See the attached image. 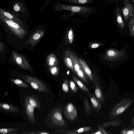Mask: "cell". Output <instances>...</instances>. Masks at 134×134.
<instances>
[{"mask_svg":"<svg viewBox=\"0 0 134 134\" xmlns=\"http://www.w3.org/2000/svg\"><path fill=\"white\" fill-rule=\"evenodd\" d=\"M97 7L96 6L85 7L70 5L58 3L56 5V9L59 11L70 12L71 14H77L85 18H89L90 15L95 13Z\"/></svg>","mask_w":134,"mask_h":134,"instance_id":"6da1fadb","label":"cell"},{"mask_svg":"<svg viewBox=\"0 0 134 134\" xmlns=\"http://www.w3.org/2000/svg\"><path fill=\"white\" fill-rule=\"evenodd\" d=\"M47 119L51 125L59 127L68 125L63 117L62 109L59 107L52 109L47 116Z\"/></svg>","mask_w":134,"mask_h":134,"instance_id":"7a4b0ae2","label":"cell"},{"mask_svg":"<svg viewBox=\"0 0 134 134\" xmlns=\"http://www.w3.org/2000/svg\"><path fill=\"white\" fill-rule=\"evenodd\" d=\"M18 76L19 78L29 83L34 89L41 92L50 93L46 85L38 79L26 75L20 74Z\"/></svg>","mask_w":134,"mask_h":134,"instance_id":"3957f363","label":"cell"},{"mask_svg":"<svg viewBox=\"0 0 134 134\" xmlns=\"http://www.w3.org/2000/svg\"><path fill=\"white\" fill-rule=\"evenodd\" d=\"M0 14L2 22L5 24L16 36L20 38H24L27 32L23 27L16 22L6 18L2 14Z\"/></svg>","mask_w":134,"mask_h":134,"instance_id":"277c9868","label":"cell"},{"mask_svg":"<svg viewBox=\"0 0 134 134\" xmlns=\"http://www.w3.org/2000/svg\"><path fill=\"white\" fill-rule=\"evenodd\" d=\"M12 55L14 61L19 66L25 69L32 71L29 63L23 55L14 51L12 52Z\"/></svg>","mask_w":134,"mask_h":134,"instance_id":"5b68a950","label":"cell"},{"mask_svg":"<svg viewBox=\"0 0 134 134\" xmlns=\"http://www.w3.org/2000/svg\"><path fill=\"white\" fill-rule=\"evenodd\" d=\"M124 7L121 10L124 19L126 24L129 19L134 17V6L128 0H123Z\"/></svg>","mask_w":134,"mask_h":134,"instance_id":"8992f818","label":"cell"},{"mask_svg":"<svg viewBox=\"0 0 134 134\" xmlns=\"http://www.w3.org/2000/svg\"><path fill=\"white\" fill-rule=\"evenodd\" d=\"M64 114L66 118L70 121H73L76 119L77 111L72 103L70 102L66 105L64 109Z\"/></svg>","mask_w":134,"mask_h":134,"instance_id":"52a82bcc","label":"cell"},{"mask_svg":"<svg viewBox=\"0 0 134 134\" xmlns=\"http://www.w3.org/2000/svg\"><path fill=\"white\" fill-rule=\"evenodd\" d=\"M25 111L29 119L33 125L35 122L34 107L30 104L27 97L25 96L24 101Z\"/></svg>","mask_w":134,"mask_h":134,"instance_id":"ba28073f","label":"cell"},{"mask_svg":"<svg viewBox=\"0 0 134 134\" xmlns=\"http://www.w3.org/2000/svg\"><path fill=\"white\" fill-rule=\"evenodd\" d=\"M44 32L43 30H37L33 33L26 42V44L31 47L34 46L43 37Z\"/></svg>","mask_w":134,"mask_h":134,"instance_id":"9c48e42d","label":"cell"},{"mask_svg":"<svg viewBox=\"0 0 134 134\" xmlns=\"http://www.w3.org/2000/svg\"><path fill=\"white\" fill-rule=\"evenodd\" d=\"M125 54L124 51L122 50L118 51L115 49H110L107 52V55L108 58L113 60H118L123 57Z\"/></svg>","mask_w":134,"mask_h":134,"instance_id":"30bf717a","label":"cell"},{"mask_svg":"<svg viewBox=\"0 0 134 134\" xmlns=\"http://www.w3.org/2000/svg\"><path fill=\"white\" fill-rule=\"evenodd\" d=\"M0 13L2 14L6 18L13 20L23 27L24 25L22 21L14 14L8 12L1 8L0 9Z\"/></svg>","mask_w":134,"mask_h":134,"instance_id":"8fae6325","label":"cell"},{"mask_svg":"<svg viewBox=\"0 0 134 134\" xmlns=\"http://www.w3.org/2000/svg\"><path fill=\"white\" fill-rule=\"evenodd\" d=\"M94 84L95 96L100 101L103 102L104 100V98L100 83L96 81H94Z\"/></svg>","mask_w":134,"mask_h":134,"instance_id":"7c38bea8","label":"cell"},{"mask_svg":"<svg viewBox=\"0 0 134 134\" xmlns=\"http://www.w3.org/2000/svg\"><path fill=\"white\" fill-rule=\"evenodd\" d=\"M88 94L92 107L96 112L98 113L101 108V105L99 101L94 94H92L90 92L88 93Z\"/></svg>","mask_w":134,"mask_h":134,"instance_id":"4fadbf2b","label":"cell"},{"mask_svg":"<svg viewBox=\"0 0 134 134\" xmlns=\"http://www.w3.org/2000/svg\"><path fill=\"white\" fill-rule=\"evenodd\" d=\"M30 104L35 109H38L40 110L41 102L38 96L32 95L31 96L27 95V96Z\"/></svg>","mask_w":134,"mask_h":134,"instance_id":"5bb4252c","label":"cell"},{"mask_svg":"<svg viewBox=\"0 0 134 134\" xmlns=\"http://www.w3.org/2000/svg\"><path fill=\"white\" fill-rule=\"evenodd\" d=\"M0 109L2 110L10 113L19 111V110L17 107L6 103H1Z\"/></svg>","mask_w":134,"mask_h":134,"instance_id":"9a60e30c","label":"cell"},{"mask_svg":"<svg viewBox=\"0 0 134 134\" xmlns=\"http://www.w3.org/2000/svg\"><path fill=\"white\" fill-rule=\"evenodd\" d=\"M120 9L117 7L116 9V19L118 24L121 29H123L125 27L124 21L122 18Z\"/></svg>","mask_w":134,"mask_h":134,"instance_id":"2e32d148","label":"cell"},{"mask_svg":"<svg viewBox=\"0 0 134 134\" xmlns=\"http://www.w3.org/2000/svg\"><path fill=\"white\" fill-rule=\"evenodd\" d=\"M62 1L77 4L87 5L94 3L95 0H61Z\"/></svg>","mask_w":134,"mask_h":134,"instance_id":"e0dca14e","label":"cell"},{"mask_svg":"<svg viewBox=\"0 0 134 134\" xmlns=\"http://www.w3.org/2000/svg\"><path fill=\"white\" fill-rule=\"evenodd\" d=\"M92 127L91 126H86L81 128L75 130H71L67 133L68 134H76L83 133L91 130Z\"/></svg>","mask_w":134,"mask_h":134,"instance_id":"ac0fdd59","label":"cell"},{"mask_svg":"<svg viewBox=\"0 0 134 134\" xmlns=\"http://www.w3.org/2000/svg\"><path fill=\"white\" fill-rule=\"evenodd\" d=\"M10 80L12 82L18 86L25 88L29 86L28 84L20 79L11 78Z\"/></svg>","mask_w":134,"mask_h":134,"instance_id":"d6986e66","label":"cell"},{"mask_svg":"<svg viewBox=\"0 0 134 134\" xmlns=\"http://www.w3.org/2000/svg\"><path fill=\"white\" fill-rule=\"evenodd\" d=\"M0 133L2 134H16L18 133V129L14 128H2L0 129Z\"/></svg>","mask_w":134,"mask_h":134,"instance_id":"ffe728a7","label":"cell"},{"mask_svg":"<svg viewBox=\"0 0 134 134\" xmlns=\"http://www.w3.org/2000/svg\"><path fill=\"white\" fill-rule=\"evenodd\" d=\"M74 81L77 85L82 90L88 93H90V91L88 88L81 81L74 78Z\"/></svg>","mask_w":134,"mask_h":134,"instance_id":"44dd1931","label":"cell"},{"mask_svg":"<svg viewBox=\"0 0 134 134\" xmlns=\"http://www.w3.org/2000/svg\"><path fill=\"white\" fill-rule=\"evenodd\" d=\"M128 26L130 35L131 36H134V17L130 18Z\"/></svg>","mask_w":134,"mask_h":134,"instance_id":"7402d4cb","label":"cell"},{"mask_svg":"<svg viewBox=\"0 0 134 134\" xmlns=\"http://www.w3.org/2000/svg\"><path fill=\"white\" fill-rule=\"evenodd\" d=\"M84 106L87 115H89L91 113V109L89 103L87 99L85 98L84 100Z\"/></svg>","mask_w":134,"mask_h":134,"instance_id":"603a6c76","label":"cell"},{"mask_svg":"<svg viewBox=\"0 0 134 134\" xmlns=\"http://www.w3.org/2000/svg\"><path fill=\"white\" fill-rule=\"evenodd\" d=\"M55 59L52 54L49 55L47 58V62L49 67H52L55 63Z\"/></svg>","mask_w":134,"mask_h":134,"instance_id":"cb8c5ba5","label":"cell"},{"mask_svg":"<svg viewBox=\"0 0 134 134\" xmlns=\"http://www.w3.org/2000/svg\"><path fill=\"white\" fill-rule=\"evenodd\" d=\"M62 88L64 92L66 93H67L69 91V86L68 82L67 80H66L63 83Z\"/></svg>","mask_w":134,"mask_h":134,"instance_id":"d4e9b609","label":"cell"},{"mask_svg":"<svg viewBox=\"0 0 134 134\" xmlns=\"http://www.w3.org/2000/svg\"><path fill=\"white\" fill-rule=\"evenodd\" d=\"M69 84L71 90L74 92L76 93L77 92V88L75 83L72 81H70Z\"/></svg>","mask_w":134,"mask_h":134,"instance_id":"484cf974","label":"cell"},{"mask_svg":"<svg viewBox=\"0 0 134 134\" xmlns=\"http://www.w3.org/2000/svg\"><path fill=\"white\" fill-rule=\"evenodd\" d=\"M92 133L94 134H107V133L104 130L103 128L100 126H99L98 130L96 132H95L93 133Z\"/></svg>","mask_w":134,"mask_h":134,"instance_id":"4316f807","label":"cell"},{"mask_svg":"<svg viewBox=\"0 0 134 134\" xmlns=\"http://www.w3.org/2000/svg\"><path fill=\"white\" fill-rule=\"evenodd\" d=\"M21 6V5L19 3L16 4L14 7V10L16 12L21 11L22 10L21 8H22Z\"/></svg>","mask_w":134,"mask_h":134,"instance_id":"83f0119b","label":"cell"},{"mask_svg":"<svg viewBox=\"0 0 134 134\" xmlns=\"http://www.w3.org/2000/svg\"><path fill=\"white\" fill-rule=\"evenodd\" d=\"M49 70L51 74L53 75H56L57 73V68L55 66H53L51 67Z\"/></svg>","mask_w":134,"mask_h":134,"instance_id":"f1b7e54d","label":"cell"},{"mask_svg":"<svg viewBox=\"0 0 134 134\" xmlns=\"http://www.w3.org/2000/svg\"><path fill=\"white\" fill-rule=\"evenodd\" d=\"M77 74L79 77L82 78L83 80L86 83H87V81L84 75V74L82 72L81 70L78 71Z\"/></svg>","mask_w":134,"mask_h":134,"instance_id":"f546056e","label":"cell"},{"mask_svg":"<svg viewBox=\"0 0 134 134\" xmlns=\"http://www.w3.org/2000/svg\"><path fill=\"white\" fill-rule=\"evenodd\" d=\"M74 68L76 71H78L79 70L80 67L79 65L76 64L74 65Z\"/></svg>","mask_w":134,"mask_h":134,"instance_id":"4dcf8cb0","label":"cell"},{"mask_svg":"<svg viewBox=\"0 0 134 134\" xmlns=\"http://www.w3.org/2000/svg\"><path fill=\"white\" fill-rule=\"evenodd\" d=\"M72 31L70 30L69 31L68 34V37L70 40H71L72 39Z\"/></svg>","mask_w":134,"mask_h":134,"instance_id":"1f68e13d","label":"cell"},{"mask_svg":"<svg viewBox=\"0 0 134 134\" xmlns=\"http://www.w3.org/2000/svg\"><path fill=\"white\" fill-rule=\"evenodd\" d=\"M67 60L69 65L70 66H71L72 65V63L70 59L69 58H68L67 59Z\"/></svg>","mask_w":134,"mask_h":134,"instance_id":"d6a6232c","label":"cell"},{"mask_svg":"<svg viewBox=\"0 0 134 134\" xmlns=\"http://www.w3.org/2000/svg\"><path fill=\"white\" fill-rule=\"evenodd\" d=\"M99 45L98 44L95 43L92 44L91 46V47L92 48H95L98 47Z\"/></svg>","mask_w":134,"mask_h":134,"instance_id":"836d02e7","label":"cell"},{"mask_svg":"<svg viewBox=\"0 0 134 134\" xmlns=\"http://www.w3.org/2000/svg\"><path fill=\"white\" fill-rule=\"evenodd\" d=\"M134 133L133 132V131H128L127 133L128 134H133Z\"/></svg>","mask_w":134,"mask_h":134,"instance_id":"e575fe53","label":"cell"},{"mask_svg":"<svg viewBox=\"0 0 134 134\" xmlns=\"http://www.w3.org/2000/svg\"><path fill=\"white\" fill-rule=\"evenodd\" d=\"M133 3H134V0H133Z\"/></svg>","mask_w":134,"mask_h":134,"instance_id":"d590c367","label":"cell"}]
</instances>
